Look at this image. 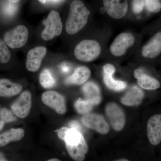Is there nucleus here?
<instances>
[{
	"label": "nucleus",
	"mask_w": 161,
	"mask_h": 161,
	"mask_svg": "<svg viewBox=\"0 0 161 161\" xmlns=\"http://www.w3.org/2000/svg\"><path fill=\"white\" fill-rule=\"evenodd\" d=\"M112 27L101 23L95 36L79 41L74 49V55L81 62H91L103 56L112 36Z\"/></svg>",
	"instance_id": "1"
},
{
	"label": "nucleus",
	"mask_w": 161,
	"mask_h": 161,
	"mask_svg": "<svg viewBox=\"0 0 161 161\" xmlns=\"http://www.w3.org/2000/svg\"><path fill=\"white\" fill-rule=\"evenodd\" d=\"M143 38L142 32H137L130 30L121 32L109 43L103 56L119 59L127 55H134Z\"/></svg>",
	"instance_id": "2"
},
{
	"label": "nucleus",
	"mask_w": 161,
	"mask_h": 161,
	"mask_svg": "<svg viewBox=\"0 0 161 161\" xmlns=\"http://www.w3.org/2000/svg\"><path fill=\"white\" fill-rule=\"evenodd\" d=\"M130 0H102L98 9L102 23L111 27L128 22Z\"/></svg>",
	"instance_id": "3"
},
{
	"label": "nucleus",
	"mask_w": 161,
	"mask_h": 161,
	"mask_svg": "<svg viewBox=\"0 0 161 161\" xmlns=\"http://www.w3.org/2000/svg\"><path fill=\"white\" fill-rule=\"evenodd\" d=\"M150 36L147 41L142 42L134 55L143 60H152L161 55V18L158 19L149 29Z\"/></svg>",
	"instance_id": "4"
},
{
	"label": "nucleus",
	"mask_w": 161,
	"mask_h": 161,
	"mask_svg": "<svg viewBox=\"0 0 161 161\" xmlns=\"http://www.w3.org/2000/svg\"><path fill=\"white\" fill-rule=\"evenodd\" d=\"M92 12L81 0H74L70 5L65 23V30L69 36H75L84 29L89 22Z\"/></svg>",
	"instance_id": "5"
},
{
	"label": "nucleus",
	"mask_w": 161,
	"mask_h": 161,
	"mask_svg": "<svg viewBox=\"0 0 161 161\" xmlns=\"http://www.w3.org/2000/svg\"><path fill=\"white\" fill-rule=\"evenodd\" d=\"M64 141L69 154L72 158L77 161L84 160L89 148L80 131L74 128H69Z\"/></svg>",
	"instance_id": "6"
},
{
	"label": "nucleus",
	"mask_w": 161,
	"mask_h": 161,
	"mask_svg": "<svg viewBox=\"0 0 161 161\" xmlns=\"http://www.w3.org/2000/svg\"><path fill=\"white\" fill-rule=\"evenodd\" d=\"M45 28L41 33V38L45 41H48L60 36L63 30V24L59 13L52 10L43 20Z\"/></svg>",
	"instance_id": "7"
},
{
	"label": "nucleus",
	"mask_w": 161,
	"mask_h": 161,
	"mask_svg": "<svg viewBox=\"0 0 161 161\" xmlns=\"http://www.w3.org/2000/svg\"><path fill=\"white\" fill-rule=\"evenodd\" d=\"M28 29L24 25H20L6 31L3 39L7 46L12 48H20L26 44L28 39Z\"/></svg>",
	"instance_id": "8"
},
{
	"label": "nucleus",
	"mask_w": 161,
	"mask_h": 161,
	"mask_svg": "<svg viewBox=\"0 0 161 161\" xmlns=\"http://www.w3.org/2000/svg\"><path fill=\"white\" fill-rule=\"evenodd\" d=\"M105 112L114 130L119 131L123 129L125 123V115L119 105L114 103H110L106 106Z\"/></svg>",
	"instance_id": "9"
},
{
	"label": "nucleus",
	"mask_w": 161,
	"mask_h": 161,
	"mask_svg": "<svg viewBox=\"0 0 161 161\" xmlns=\"http://www.w3.org/2000/svg\"><path fill=\"white\" fill-rule=\"evenodd\" d=\"M116 71V68L111 63L105 64L102 67L103 80L107 87L113 91L119 92L127 87L126 82L121 80H116L113 77Z\"/></svg>",
	"instance_id": "10"
},
{
	"label": "nucleus",
	"mask_w": 161,
	"mask_h": 161,
	"mask_svg": "<svg viewBox=\"0 0 161 161\" xmlns=\"http://www.w3.org/2000/svg\"><path fill=\"white\" fill-rule=\"evenodd\" d=\"M43 103L60 115L66 112L67 108L64 97L55 91L44 92L41 97Z\"/></svg>",
	"instance_id": "11"
},
{
	"label": "nucleus",
	"mask_w": 161,
	"mask_h": 161,
	"mask_svg": "<svg viewBox=\"0 0 161 161\" xmlns=\"http://www.w3.org/2000/svg\"><path fill=\"white\" fill-rule=\"evenodd\" d=\"M32 106L31 94L25 91L20 95L11 106V109L16 116L20 118H26L29 115Z\"/></svg>",
	"instance_id": "12"
},
{
	"label": "nucleus",
	"mask_w": 161,
	"mask_h": 161,
	"mask_svg": "<svg viewBox=\"0 0 161 161\" xmlns=\"http://www.w3.org/2000/svg\"><path fill=\"white\" fill-rule=\"evenodd\" d=\"M81 121L85 126L95 130L101 134H106L110 130L108 124L103 116L95 113H88L84 115Z\"/></svg>",
	"instance_id": "13"
},
{
	"label": "nucleus",
	"mask_w": 161,
	"mask_h": 161,
	"mask_svg": "<svg viewBox=\"0 0 161 161\" xmlns=\"http://www.w3.org/2000/svg\"><path fill=\"white\" fill-rule=\"evenodd\" d=\"M133 76L137 80V83L142 88L148 90L158 89L161 86L160 82L153 77L142 67L137 68L133 71Z\"/></svg>",
	"instance_id": "14"
},
{
	"label": "nucleus",
	"mask_w": 161,
	"mask_h": 161,
	"mask_svg": "<svg viewBox=\"0 0 161 161\" xmlns=\"http://www.w3.org/2000/svg\"><path fill=\"white\" fill-rule=\"evenodd\" d=\"M47 52V48L43 46L36 47L30 50L26 56V67L27 70L31 72L37 71Z\"/></svg>",
	"instance_id": "15"
},
{
	"label": "nucleus",
	"mask_w": 161,
	"mask_h": 161,
	"mask_svg": "<svg viewBox=\"0 0 161 161\" xmlns=\"http://www.w3.org/2000/svg\"><path fill=\"white\" fill-rule=\"evenodd\" d=\"M147 136L151 145L157 146L161 141V115L150 117L147 125Z\"/></svg>",
	"instance_id": "16"
},
{
	"label": "nucleus",
	"mask_w": 161,
	"mask_h": 161,
	"mask_svg": "<svg viewBox=\"0 0 161 161\" xmlns=\"http://www.w3.org/2000/svg\"><path fill=\"white\" fill-rule=\"evenodd\" d=\"M146 0H131L128 22L140 23L149 18L145 10Z\"/></svg>",
	"instance_id": "17"
},
{
	"label": "nucleus",
	"mask_w": 161,
	"mask_h": 161,
	"mask_svg": "<svg viewBox=\"0 0 161 161\" xmlns=\"http://www.w3.org/2000/svg\"><path fill=\"white\" fill-rule=\"evenodd\" d=\"M144 95L142 90L136 86H133L122 97L121 102L128 106H136L142 103Z\"/></svg>",
	"instance_id": "18"
},
{
	"label": "nucleus",
	"mask_w": 161,
	"mask_h": 161,
	"mask_svg": "<svg viewBox=\"0 0 161 161\" xmlns=\"http://www.w3.org/2000/svg\"><path fill=\"white\" fill-rule=\"evenodd\" d=\"M82 91L86 100L91 102L94 106L97 105L101 101L100 89L94 81H88L82 86Z\"/></svg>",
	"instance_id": "19"
},
{
	"label": "nucleus",
	"mask_w": 161,
	"mask_h": 161,
	"mask_svg": "<svg viewBox=\"0 0 161 161\" xmlns=\"http://www.w3.org/2000/svg\"><path fill=\"white\" fill-rule=\"evenodd\" d=\"M91 75L92 72L88 68L85 66L78 67L73 74L65 79V83L67 85H80L85 83Z\"/></svg>",
	"instance_id": "20"
},
{
	"label": "nucleus",
	"mask_w": 161,
	"mask_h": 161,
	"mask_svg": "<svg viewBox=\"0 0 161 161\" xmlns=\"http://www.w3.org/2000/svg\"><path fill=\"white\" fill-rule=\"evenodd\" d=\"M23 87L19 84L14 83L5 78L0 79V97L15 96L22 92Z\"/></svg>",
	"instance_id": "21"
},
{
	"label": "nucleus",
	"mask_w": 161,
	"mask_h": 161,
	"mask_svg": "<svg viewBox=\"0 0 161 161\" xmlns=\"http://www.w3.org/2000/svg\"><path fill=\"white\" fill-rule=\"evenodd\" d=\"M25 135V131L21 128L12 129L0 134V147L8 145L11 142L21 140Z\"/></svg>",
	"instance_id": "22"
},
{
	"label": "nucleus",
	"mask_w": 161,
	"mask_h": 161,
	"mask_svg": "<svg viewBox=\"0 0 161 161\" xmlns=\"http://www.w3.org/2000/svg\"><path fill=\"white\" fill-rule=\"evenodd\" d=\"M39 81L41 86L45 89L51 88L56 85V81L49 70L44 69L39 77Z\"/></svg>",
	"instance_id": "23"
},
{
	"label": "nucleus",
	"mask_w": 161,
	"mask_h": 161,
	"mask_svg": "<svg viewBox=\"0 0 161 161\" xmlns=\"http://www.w3.org/2000/svg\"><path fill=\"white\" fill-rule=\"evenodd\" d=\"M145 10L149 18L161 12V0H146Z\"/></svg>",
	"instance_id": "24"
},
{
	"label": "nucleus",
	"mask_w": 161,
	"mask_h": 161,
	"mask_svg": "<svg viewBox=\"0 0 161 161\" xmlns=\"http://www.w3.org/2000/svg\"><path fill=\"white\" fill-rule=\"evenodd\" d=\"M94 106L91 102L87 100H78L75 103V109L81 115H85L89 113Z\"/></svg>",
	"instance_id": "25"
},
{
	"label": "nucleus",
	"mask_w": 161,
	"mask_h": 161,
	"mask_svg": "<svg viewBox=\"0 0 161 161\" xmlns=\"http://www.w3.org/2000/svg\"><path fill=\"white\" fill-rule=\"evenodd\" d=\"M7 44L0 38V63H8L11 58V54Z\"/></svg>",
	"instance_id": "26"
},
{
	"label": "nucleus",
	"mask_w": 161,
	"mask_h": 161,
	"mask_svg": "<svg viewBox=\"0 0 161 161\" xmlns=\"http://www.w3.org/2000/svg\"><path fill=\"white\" fill-rule=\"evenodd\" d=\"M0 119L5 123H10L16 120L17 119L11 112L7 108L2 109L0 111Z\"/></svg>",
	"instance_id": "27"
},
{
	"label": "nucleus",
	"mask_w": 161,
	"mask_h": 161,
	"mask_svg": "<svg viewBox=\"0 0 161 161\" xmlns=\"http://www.w3.org/2000/svg\"><path fill=\"white\" fill-rule=\"evenodd\" d=\"M17 7L15 3H6L4 6L3 12L7 16H12L16 12Z\"/></svg>",
	"instance_id": "28"
},
{
	"label": "nucleus",
	"mask_w": 161,
	"mask_h": 161,
	"mask_svg": "<svg viewBox=\"0 0 161 161\" xmlns=\"http://www.w3.org/2000/svg\"><path fill=\"white\" fill-rule=\"evenodd\" d=\"M69 129V128H68V127H64L60 128V130H58V137H59L60 139L64 141L65 134H66L67 131H68Z\"/></svg>",
	"instance_id": "29"
},
{
	"label": "nucleus",
	"mask_w": 161,
	"mask_h": 161,
	"mask_svg": "<svg viewBox=\"0 0 161 161\" xmlns=\"http://www.w3.org/2000/svg\"><path fill=\"white\" fill-rule=\"evenodd\" d=\"M43 4H58L63 3L65 0H39Z\"/></svg>",
	"instance_id": "30"
},
{
	"label": "nucleus",
	"mask_w": 161,
	"mask_h": 161,
	"mask_svg": "<svg viewBox=\"0 0 161 161\" xmlns=\"http://www.w3.org/2000/svg\"><path fill=\"white\" fill-rule=\"evenodd\" d=\"M69 126L70 128H74L80 132L81 130L80 125L77 121H72L69 123Z\"/></svg>",
	"instance_id": "31"
},
{
	"label": "nucleus",
	"mask_w": 161,
	"mask_h": 161,
	"mask_svg": "<svg viewBox=\"0 0 161 161\" xmlns=\"http://www.w3.org/2000/svg\"><path fill=\"white\" fill-rule=\"evenodd\" d=\"M0 161H7V159L5 158L2 153L0 152Z\"/></svg>",
	"instance_id": "32"
},
{
	"label": "nucleus",
	"mask_w": 161,
	"mask_h": 161,
	"mask_svg": "<svg viewBox=\"0 0 161 161\" xmlns=\"http://www.w3.org/2000/svg\"><path fill=\"white\" fill-rule=\"evenodd\" d=\"M5 123L3 120H0V131L3 129Z\"/></svg>",
	"instance_id": "33"
},
{
	"label": "nucleus",
	"mask_w": 161,
	"mask_h": 161,
	"mask_svg": "<svg viewBox=\"0 0 161 161\" xmlns=\"http://www.w3.org/2000/svg\"><path fill=\"white\" fill-rule=\"evenodd\" d=\"M8 1H9V3H15V4H16V3H19L20 0H8Z\"/></svg>",
	"instance_id": "34"
},
{
	"label": "nucleus",
	"mask_w": 161,
	"mask_h": 161,
	"mask_svg": "<svg viewBox=\"0 0 161 161\" xmlns=\"http://www.w3.org/2000/svg\"><path fill=\"white\" fill-rule=\"evenodd\" d=\"M60 160L58 159V158H52L49 159L47 161H60Z\"/></svg>",
	"instance_id": "35"
},
{
	"label": "nucleus",
	"mask_w": 161,
	"mask_h": 161,
	"mask_svg": "<svg viewBox=\"0 0 161 161\" xmlns=\"http://www.w3.org/2000/svg\"><path fill=\"white\" fill-rule=\"evenodd\" d=\"M119 161H128V160L126 159H121L120 160H118Z\"/></svg>",
	"instance_id": "36"
},
{
	"label": "nucleus",
	"mask_w": 161,
	"mask_h": 161,
	"mask_svg": "<svg viewBox=\"0 0 161 161\" xmlns=\"http://www.w3.org/2000/svg\"><path fill=\"white\" fill-rule=\"evenodd\" d=\"M160 17L161 18V16H160Z\"/></svg>",
	"instance_id": "37"
}]
</instances>
